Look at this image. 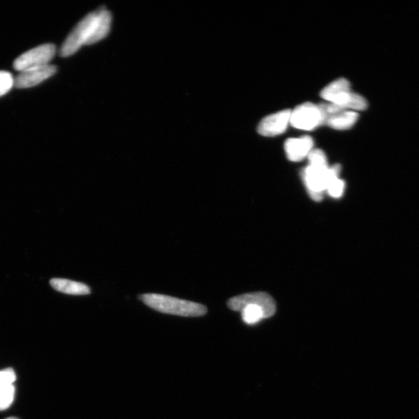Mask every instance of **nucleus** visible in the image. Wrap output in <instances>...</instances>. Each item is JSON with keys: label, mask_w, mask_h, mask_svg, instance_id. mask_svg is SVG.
Masks as SVG:
<instances>
[{"label": "nucleus", "mask_w": 419, "mask_h": 419, "mask_svg": "<svg viewBox=\"0 0 419 419\" xmlns=\"http://www.w3.org/2000/svg\"><path fill=\"white\" fill-rule=\"evenodd\" d=\"M228 306L232 311H241L242 319L248 325L271 318L277 310L273 298L265 292L241 294L229 300Z\"/></svg>", "instance_id": "nucleus-2"}, {"label": "nucleus", "mask_w": 419, "mask_h": 419, "mask_svg": "<svg viewBox=\"0 0 419 419\" xmlns=\"http://www.w3.org/2000/svg\"><path fill=\"white\" fill-rule=\"evenodd\" d=\"M291 110H284L267 116L258 126V132L263 136L273 137L285 132L291 121Z\"/></svg>", "instance_id": "nucleus-8"}, {"label": "nucleus", "mask_w": 419, "mask_h": 419, "mask_svg": "<svg viewBox=\"0 0 419 419\" xmlns=\"http://www.w3.org/2000/svg\"><path fill=\"white\" fill-rule=\"evenodd\" d=\"M320 96L329 102L320 104L325 115V121L327 117L343 111L364 110L368 108V102L365 98L353 93L350 82L343 78H338L329 84L323 89Z\"/></svg>", "instance_id": "nucleus-1"}, {"label": "nucleus", "mask_w": 419, "mask_h": 419, "mask_svg": "<svg viewBox=\"0 0 419 419\" xmlns=\"http://www.w3.org/2000/svg\"><path fill=\"white\" fill-rule=\"evenodd\" d=\"M56 52L53 44H45L32 49L19 55L14 62V68L19 73L32 69L46 67L54 58Z\"/></svg>", "instance_id": "nucleus-6"}, {"label": "nucleus", "mask_w": 419, "mask_h": 419, "mask_svg": "<svg viewBox=\"0 0 419 419\" xmlns=\"http://www.w3.org/2000/svg\"><path fill=\"white\" fill-rule=\"evenodd\" d=\"M15 388L14 384L0 386V411L10 408L15 400Z\"/></svg>", "instance_id": "nucleus-14"}, {"label": "nucleus", "mask_w": 419, "mask_h": 419, "mask_svg": "<svg viewBox=\"0 0 419 419\" xmlns=\"http://www.w3.org/2000/svg\"><path fill=\"white\" fill-rule=\"evenodd\" d=\"M341 172V166L335 165L307 166L303 171V180L311 198L316 201L323 200V194L327 191L330 182L334 178H338Z\"/></svg>", "instance_id": "nucleus-4"}, {"label": "nucleus", "mask_w": 419, "mask_h": 419, "mask_svg": "<svg viewBox=\"0 0 419 419\" xmlns=\"http://www.w3.org/2000/svg\"><path fill=\"white\" fill-rule=\"evenodd\" d=\"M97 21V12L85 17L70 33L60 49L62 57H69L76 53L84 44H90Z\"/></svg>", "instance_id": "nucleus-5"}, {"label": "nucleus", "mask_w": 419, "mask_h": 419, "mask_svg": "<svg viewBox=\"0 0 419 419\" xmlns=\"http://www.w3.org/2000/svg\"><path fill=\"white\" fill-rule=\"evenodd\" d=\"M6 419H18V418H15V417H11V418H6Z\"/></svg>", "instance_id": "nucleus-19"}, {"label": "nucleus", "mask_w": 419, "mask_h": 419, "mask_svg": "<svg viewBox=\"0 0 419 419\" xmlns=\"http://www.w3.org/2000/svg\"><path fill=\"white\" fill-rule=\"evenodd\" d=\"M15 87V78L6 71H0V97L8 94Z\"/></svg>", "instance_id": "nucleus-15"}, {"label": "nucleus", "mask_w": 419, "mask_h": 419, "mask_svg": "<svg viewBox=\"0 0 419 419\" xmlns=\"http://www.w3.org/2000/svg\"><path fill=\"white\" fill-rule=\"evenodd\" d=\"M290 123L293 128L311 130L325 123V117L320 105L305 103L291 111Z\"/></svg>", "instance_id": "nucleus-7"}, {"label": "nucleus", "mask_w": 419, "mask_h": 419, "mask_svg": "<svg viewBox=\"0 0 419 419\" xmlns=\"http://www.w3.org/2000/svg\"><path fill=\"white\" fill-rule=\"evenodd\" d=\"M345 182L343 180L339 179V176H338V178L331 180L326 191L328 192L332 198H339L343 196Z\"/></svg>", "instance_id": "nucleus-16"}, {"label": "nucleus", "mask_w": 419, "mask_h": 419, "mask_svg": "<svg viewBox=\"0 0 419 419\" xmlns=\"http://www.w3.org/2000/svg\"><path fill=\"white\" fill-rule=\"evenodd\" d=\"M314 141L310 136L299 139H290L285 142L287 159L291 162H300L309 156L313 150Z\"/></svg>", "instance_id": "nucleus-10"}, {"label": "nucleus", "mask_w": 419, "mask_h": 419, "mask_svg": "<svg viewBox=\"0 0 419 419\" xmlns=\"http://www.w3.org/2000/svg\"><path fill=\"white\" fill-rule=\"evenodd\" d=\"M56 71L57 67L53 65L22 71L15 78V87L17 89L34 87L54 76Z\"/></svg>", "instance_id": "nucleus-9"}, {"label": "nucleus", "mask_w": 419, "mask_h": 419, "mask_svg": "<svg viewBox=\"0 0 419 419\" xmlns=\"http://www.w3.org/2000/svg\"><path fill=\"white\" fill-rule=\"evenodd\" d=\"M96 29L90 44H95L106 37L110 29L111 15L106 10L97 11Z\"/></svg>", "instance_id": "nucleus-13"}, {"label": "nucleus", "mask_w": 419, "mask_h": 419, "mask_svg": "<svg viewBox=\"0 0 419 419\" xmlns=\"http://www.w3.org/2000/svg\"><path fill=\"white\" fill-rule=\"evenodd\" d=\"M50 284L55 291L71 296H87L91 292L87 284L67 279H51Z\"/></svg>", "instance_id": "nucleus-11"}, {"label": "nucleus", "mask_w": 419, "mask_h": 419, "mask_svg": "<svg viewBox=\"0 0 419 419\" xmlns=\"http://www.w3.org/2000/svg\"><path fill=\"white\" fill-rule=\"evenodd\" d=\"M141 300L147 306L157 311L182 317H200L207 314V307L201 304L185 300L162 296V294H143Z\"/></svg>", "instance_id": "nucleus-3"}, {"label": "nucleus", "mask_w": 419, "mask_h": 419, "mask_svg": "<svg viewBox=\"0 0 419 419\" xmlns=\"http://www.w3.org/2000/svg\"><path fill=\"white\" fill-rule=\"evenodd\" d=\"M309 164L312 165H328V160L323 150L313 149L309 156Z\"/></svg>", "instance_id": "nucleus-17"}, {"label": "nucleus", "mask_w": 419, "mask_h": 419, "mask_svg": "<svg viewBox=\"0 0 419 419\" xmlns=\"http://www.w3.org/2000/svg\"><path fill=\"white\" fill-rule=\"evenodd\" d=\"M16 374L11 368L0 371V386L10 385L16 381Z\"/></svg>", "instance_id": "nucleus-18"}, {"label": "nucleus", "mask_w": 419, "mask_h": 419, "mask_svg": "<svg viewBox=\"0 0 419 419\" xmlns=\"http://www.w3.org/2000/svg\"><path fill=\"white\" fill-rule=\"evenodd\" d=\"M359 114L356 111H343L326 117L325 124L336 130L351 128L357 123Z\"/></svg>", "instance_id": "nucleus-12"}]
</instances>
